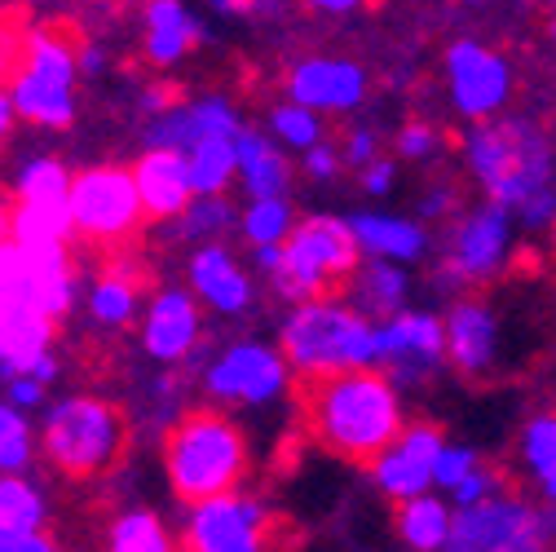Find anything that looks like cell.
<instances>
[{"label": "cell", "mask_w": 556, "mask_h": 552, "mask_svg": "<svg viewBox=\"0 0 556 552\" xmlns=\"http://www.w3.org/2000/svg\"><path fill=\"white\" fill-rule=\"evenodd\" d=\"M358 252L363 248H358L350 222H340V217L296 222L283 239V261H278V269H274V284L292 301L327 297L344 279H354Z\"/></svg>", "instance_id": "5"}, {"label": "cell", "mask_w": 556, "mask_h": 552, "mask_svg": "<svg viewBox=\"0 0 556 552\" xmlns=\"http://www.w3.org/2000/svg\"><path fill=\"white\" fill-rule=\"evenodd\" d=\"M288 93H292V102H301L309 111H354L367 93V76L358 62L309 58L292 72Z\"/></svg>", "instance_id": "15"}, {"label": "cell", "mask_w": 556, "mask_h": 552, "mask_svg": "<svg viewBox=\"0 0 556 552\" xmlns=\"http://www.w3.org/2000/svg\"><path fill=\"white\" fill-rule=\"evenodd\" d=\"M72 203L62 199H18V209L10 213V235L18 243H66L72 235Z\"/></svg>", "instance_id": "26"}, {"label": "cell", "mask_w": 556, "mask_h": 552, "mask_svg": "<svg viewBox=\"0 0 556 552\" xmlns=\"http://www.w3.org/2000/svg\"><path fill=\"white\" fill-rule=\"evenodd\" d=\"M235 173L243 177V190L252 199L261 195H288V160L269 137L239 128L235 133Z\"/></svg>", "instance_id": "24"}, {"label": "cell", "mask_w": 556, "mask_h": 552, "mask_svg": "<svg viewBox=\"0 0 556 552\" xmlns=\"http://www.w3.org/2000/svg\"><path fill=\"white\" fill-rule=\"evenodd\" d=\"M336 168H340V155H336L331 147H323V142L305 147V173H309V177H331Z\"/></svg>", "instance_id": "46"}, {"label": "cell", "mask_w": 556, "mask_h": 552, "mask_svg": "<svg viewBox=\"0 0 556 552\" xmlns=\"http://www.w3.org/2000/svg\"><path fill=\"white\" fill-rule=\"evenodd\" d=\"M128 173H132L137 199H142V213H151V217H177L186 203H190V195H194L190 168H186V155L181 151L151 147Z\"/></svg>", "instance_id": "19"}, {"label": "cell", "mask_w": 556, "mask_h": 552, "mask_svg": "<svg viewBox=\"0 0 556 552\" xmlns=\"http://www.w3.org/2000/svg\"><path fill=\"white\" fill-rule=\"evenodd\" d=\"M354 239L363 252L371 256H384V261H420L425 256V230L415 222H402V217H376V213H363L350 222Z\"/></svg>", "instance_id": "25"}, {"label": "cell", "mask_w": 556, "mask_h": 552, "mask_svg": "<svg viewBox=\"0 0 556 552\" xmlns=\"http://www.w3.org/2000/svg\"><path fill=\"white\" fill-rule=\"evenodd\" d=\"M363 168H367V177H363V181H367V190H371V195H389V190H393V177H397V173H393V164H389V160H371V164H363Z\"/></svg>", "instance_id": "50"}, {"label": "cell", "mask_w": 556, "mask_h": 552, "mask_svg": "<svg viewBox=\"0 0 556 552\" xmlns=\"http://www.w3.org/2000/svg\"><path fill=\"white\" fill-rule=\"evenodd\" d=\"M0 305H27L45 318L72 310V261L62 243L0 239Z\"/></svg>", "instance_id": "8"}, {"label": "cell", "mask_w": 556, "mask_h": 552, "mask_svg": "<svg viewBox=\"0 0 556 552\" xmlns=\"http://www.w3.org/2000/svg\"><path fill=\"white\" fill-rule=\"evenodd\" d=\"M132 310H137V279L132 274H106L89 297V314L102 327H124L132 318Z\"/></svg>", "instance_id": "36"}, {"label": "cell", "mask_w": 556, "mask_h": 552, "mask_svg": "<svg viewBox=\"0 0 556 552\" xmlns=\"http://www.w3.org/2000/svg\"><path fill=\"white\" fill-rule=\"evenodd\" d=\"M472 5H485V0H472Z\"/></svg>", "instance_id": "59"}, {"label": "cell", "mask_w": 556, "mask_h": 552, "mask_svg": "<svg viewBox=\"0 0 556 552\" xmlns=\"http://www.w3.org/2000/svg\"><path fill=\"white\" fill-rule=\"evenodd\" d=\"M45 530V495L18 473H0V535Z\"/></svg>", "instance_id": "29"}, {"label": "cell", "mask_w": 556, "mask_h": 552, "mask_svg": "<svg viewBox=\"0 0 556 552\" xmlns=\"http://www.w3.org/2000/svg\"><path fill=\"white\" fill-rule=\"evenodd\" d=\"M5 398H10L14 406L31 411V406H40V402H45V385H40V380H31L27 372H18V376H10V380H5Z\"/></svg>", "instance_id": "45"}, {"label": "cell", "mask_w": 556, "mask_h": 552, "mask_svg": "<svg viewBox=\"0 0 556 552\" xmlns=\"http://www.w3.org/2000/svg\"><path fill=\"white\" fill-rule=\"evenodd\" d=\"M521 460H526V473L534 477V487L543 491V500L556 504V416H534L526 425Z\"/></svg>", "instance_id": "30"}, {"label": "cell", "mask_w": 556, "mask_h": 552, "mask_svg": "<svg viewBox=\"0 0 556 552\" xmlns=\"http://www.w3.org/2000/svg\"><path fill=\"white\" fill-rule=\"evenodd\" d=\"M203 137V124L194 115V102H173L164 111H155L151 128H147V147H160V151H186Z\"/></svg>", "instance_id": "34"}, {"label": "cell", "mask_w": 556, "mask_h": 552, "mask_svg": "<svg viewBox=\"0 0 556 552\" xmlns=\"http://www.w3.org/2000/svg\"><path fill=\"white\" fill-rule=\"evenodd\" d=\"M508 239H513L508 209H500V203H485L481 213H472L459 226L455 248H451V269L464 274V279H485V274H495L500 261L508 256Z\"/></svg>", "instance_id": "17"}, {"label": "cell", "mask_w": 556, "mask_h": 552, "mask_svg": "<svg viewBox=\"0 0 556 552\" xmlns=\"http://www.w3.org/2000/svg\"><path fill=\"white\" fill-rule=\"evenodd\" d=\"M344 160H350L354 168H363V164H371V160H376V137H371L367 128H358V133L350 137V147H344Z\"/></svg>", "instance_id": "48"}, {"label": "cell", "mask_w": 556, "mask_h": 552, "mask_svg": "<svg viewBox=\"0 0 556 552\" xmlns=\"http://www.w3.org/2000/svg\"><path fill=\"white\" fill-rule=\"evenodd\" d=\"M543 539H547V522L530 504L504 495L459 504L446 530V548L455 552H521V548H539Z\"/></svg>", "instance_id": "9"}, {"label": "cell", "mask_w": 556, "mask_h": 552, "mask_svg": "<svg viewBox=\"0 0 556 552\" xmlns=\"http://www.w3.org/2000/svg\"><path fill=\"white\" fill-rule=\"evenodd\" d=\"M53 318L27 310V305H0V380L18 376L36 354L49 350Z\"/></svg>", "instance_id": "22"}, {"label": "cell", "mask_w": 556, "mask_h": 552, "mask_svg": "<svg viewBox=\"0 0 556 552\" xmlns=\"http://www.w3.org/2000/svg\"><path fill=\"white\" fill-rule=\"evenodd\" d=\"M269 128H274L278 142H288V147H296V151L314 147L318 137H323L318 115H314L309 106H301V102H292V106H278V111L269 115Z\"/></svg>", "instance_id": "38"}, {"label": "cell", "mask_w": 556, "mask_h": 552, "mask_svg": "<svg viewBox=\"0 0 556 552\" xmlns=\"http://www.w3.org/2000/svg\"><path fill=\"white\" fill-rule=\"evenodd\" d=\"M309 10H323V14H350V10H358L363 0H305Z\"/></svg>", "instance_id": "54"}, {"label": "cell", "mask_w": 556, "mask_h": 552, "mask_svg": "<svg viewBox=\"0 0 556 552\" xmlns=\"http://www.w3.org/2000/svg\"><path fill=\"white\" fill-rule=\"evenodd\" d=\"M199 36L203 27L181 0H151L147 5V58L155 66H177L199 45Z\"/></svg>", "instance_id": "23"}, {"label": "cell", "mask_w": 556, "mask_h": 552, "mask_svg": "<svg viewBox=\"0 0 556 552\" xmlns=\"http://www.w3.org/2000/svg\"><path fill=\"white\" fill-rule=\"evenodd\" d=\"M102 66H106V53H102V49H80V53H76V72H85V76H98Z\"/></svg>", "instance_id": "52"}, {"label": "cell", "mask_w": 556, "mask_h": 552, "mask_svg": "<svg viewBox=\"0 0 556 552\" xmlns=\"http://www.w3.org/2000/svg\"><path fill=\"white\" fill-rule=\"evenodd\" d=\"M283 359L301 376L376 363L371 359V323L354 305L309 297L283 323Z\"/></svg>", "instance_id": "4"}, {"label": "cell", "mask_w": 556, "mask_h": 552, "mask_svg": "<svg viewBox=\"0 0 556 552\" xmlns=\"http://www.w3.org/2000/svg\"><path fill=\"white\" fill-rule=\"evenodd\" d=\"M442 429L438 425H415V429H397V438L389 447H380L371 455V477L389 500H410L433 487V460L442 451Z\"/></svg>", "instance_id": "14"}, {"label": "cell", "mask_w": 556, "mask_h": 552, "mask_svg": "<svg viewBox=\"0 0 556 552\" xmlns=\"http://www.w3.org/2000/svg\"><path fill=\"white\" fill-rule=\"evenodd\" d=\"M66 203H72V226L89 239H124L137 226V217H142V199H137L132 173L115 164L72 177Z\"/></svg>", "instance_id": "10"}, {"label": "cell", "mask_w": 556, "mask_h": 552, "mask_svg": "<svg viewBox=\"0 0 556 552\" xmlns=\"http://www.w3.org/2000/svg\"><path fill=\"white\" fill-rule=\"evenodd\" d=\"M106 543H111L115 552H168V548H173L164 522H160L155 513H147V509H132V513L115 517Z\"/></svg>", "instance_id": "33"}, {"label": "cell", "mask_w": 556, "mask_h": 552, "mask_svg": "<svg viewBox=\"0 0 556 552\" xmlns=\"http://www.w3.org/2000/svg\"><path fill=\"white\" fill-rule=\"evenodd\" d=\"M5 230H10V213H5V199H0V239H5Z\"/></svg>", "instance_id": "58"}, {"label": "cell", "mask_w": 556, "mask_h": 552, "mask_svg": "<svg viewBox=\"0 0 556 552\" xmlns=\"http://www.w3.org/2000/svg\"><path fill=\"white\" fill-rule=\"evenodd\" d=\"M147 111H164V106H173V89H164V85H155V89H147Z\"/></svg>", "instance_id": "56"}, {"label": "cell", "mask_w": 556, "mask_h": 552, "mask_svg": "<svg viewBox=\"0 0 556 552\" xmlns=\"http://www.w3.org/2000/svg\"><path fill=\"white\" fill-rule=\"evenodd\" d=\"M14 434H31V425H27V416H23V406H14V402L5 398V402H0V442L14 438Z\"/></svg>", "instance_id": "49"}, {"label": "cell", "mask_w": 556, "mask_h": 552, "mask_svg": "<svg viewBox=\"0 0 556 552\" xmlns=\"http://www.w3.org/2000/svg\"><path fill=\"white\" fill-rule=\"evenodd\" d=\"M31 447H36L31 434H14L0 442V473H23L31 464Z\"/></svg>", "instance_id": "44"}, {"label": "cell", "mask_w": 556, "mask_h": 552, "mask_svg": "<svg viewBox=\"0 0 556 552\" xmlns=\"http://www.w3.org/2000/svg\"><path fill=\"white\" fill-rule=\"evenodd\" d=\"M248 468V442L239 425H230L217 411H194L177 421L164 442V473L177 500L194 504L207 495L235 491Z\"/></svg>", "instance_id": "2"}, {"label": "cell", "mask_w": 556, "mask_h": 552, "mask_svg": "<svg viewBox=\"0 0 556 552\" xmlns=\"http://www.w3.org/2000/svg\"><path fill=\"white\" fill-rule=\"evenodd\" d=\"M23 372H27V376H31V380H40V385H45V389H49V385H53V380H58V359H53V354H49V350H45V354H36V359H31V363H27V367H23Z\"/></svg>", "instance_id": "51"}, {"label": "cell", "mask_w": 556, "mask_h": 552, "mask_svg": "<svg viewBox=\"0 0 556 552\" xmlns=\"http://www.w3.org/2000/svg\"><path fill=\"white\" fill-rule=\"evenodd\" d=\"M517 213H521L526 226H547V222L556 217V190H552V181L539 186L530 199H521V209H517Z\"/></svg>", "instance_id": "42"}, {"label": "cell", "mask_w": 556, "mask_h": 552, "mask_svg": "<svg viewBox=\"0 0 556 552\" xmlns=\"http://www.w3.org/2000/svg\"><path fill=\"white\" fill-rule=\"evenodd\" d=\"M14 102H10V89H0V142H5L10 137V128H14Z\"/></svg>", "instance_id": "55"}, {"label": "cell", "mask_w": 556, "mask_h": 552, "mask_svg": "<svg viewBox=\"0 0 556 552\" xmlns=\"http://www.w3.org/2000/svg\"><path fill=\"white\" fill-rule=\"evenodd\" d=\"M446 203H451V195H446V190H438V195H429L425 213H429V217H442V213H446Z\"/></svg>", "instance_id": "57"}, {"label": "cell", "mask_w": 556, "mask_h": 552, "mask_svg": "<svg viewBox=\"0 0 556 552\" xmlns=\"http://www.w3.org/2000/svg\"><path fill=\"white\" fill-rule=\"evenodd\" d=\"M203 389L222 398V402H243V406H261L274 402L288 389V359L283 350H269V344L243 340L203 372Z\"/></svg>", "instance_id": "12"}, {"label": "cell", "mask_w": 556, "mask_h": 552, "mask_svg": "<svg viewBox=\"0 0 556 552\" xmlns=\"http://www.w3.org/2000/svg\"><path fill=\"white\" fill-rule=\"evenodd\" d=\"M76 49L53 32L27 36L23 62L10 76L14 115L40 128H66L76 120Z\"/></svg>", "instance_id": "7"}, {"label": "cell", "mask_w": 556, "mask_h": 552, "mask_svg": "<svg viewBox=\"0 0 556 552\" xmlns=\"http://www.w3.org/2000/svg\"><path fill=\"white\" fill-rule=\"evenodd\" d=\"M358 301H363L367 314H380V318H389V314L402 310V301H406V274L397 269V261L376 256V261L363 269V279H358Z\"/></svg>", "instance_id": "31"}, {"label": "cell", "mask_w": 556, "mask_h": 552, "mask_svg": "<svg viewBox=\"0 0 556 552\" xmlns=\"http://www.w3.org/2000/svg\"><path fill=\"white\" fill-rule=\"evenodd\" d=\"M433 147H438V133H433L429 124H406V128L397 133V151H402L406 160H425Z\"/></svg>", "instance_id": "43"}, {"label": "cell", "mask_w": 556, "mask_h": 552, "mask_svg": "<svg viewBox=\"0 0 556 552\" xmlns=\"http://www.w3.org/2000/svg\"><path fill=\"white\" fill-rule=\"evenodd\" d=\"M190 288H194V297H203L217 314H239L252 301V284H248L243 265L217 239L199 243V252L190 256Z\"/></svg>", "instance_id": "20"}, {"label": "cell", "mask_w": 556, "mask_h": 552, "mask_svg": "<svg viewBox=\"0 0 556 552\" xmlns=\"http://www.w3.org/2000/svg\"><path fill=\"white\" fill-rule=\"evenodd\" d=\"M468 168L485 186L491 203L500 209H521L539 186L552 177V155L543 133L526 120H504V124H481L468 137Z\"/></svg>", "instance_id": "3"}, {"label": "cell", "mask_w": 556, "mask_h": 552, "mask_svg": "<svg viewBox=\"0 0 556 552\" xmlns=\"http://www.w3.org/2000/svg\"><path fill=\"white\" fill-rule=\"evenodd\" d=\"M217 14H252V10H261L265 0H207Z\"/></svg>", "instance_id": "53"}, {"label": "cell", "mask_w": 556, "mask_h": 552, "mask_svg": "<svg viewBox=\"0 0 556 552\" xmlns=\"http://www.w3.org/2000/svg\"><path fill=\"white\" fill-rule=\"evenodd\" d=\"M14 190H18V199H62L72 190V173H66L58 160H27L18 168Z\"/></svg>", "instance_id": "37"}, {"label": "cell", "mask_w": 556, "mask_h": 552, "mask_svg": "<svg viewBox=\"0 0 556 552\" xmlns=\"http://www.w3.org/2000/svg\"><path fill=\"white\" fill-rule=\"evenodd\" d=\"M269 543V513L252 495H207L190 504L186 548L194 552H256Z\"/></svg>", "instance_id": "11"}, {"label": "cell", "mask_w": 556, "mask_h": 552, "mask_svg": "<svg viewBox=\"0 0 556 552\" xmlns=\"http://www.w3.org/2000/svg\"><path fill=\"white\" fill-rule=\"evenodd\" d=\"M446 530H451V509L438 495L420 491L410 500H397V535L410 548H420V552L446 548Z\"/></svg>", "instance_id": "27"}, {"label": "cell", "mask_w": 556, "mask_h": 552, "mask_svg": "<svg viewBox=\"0 0 556 552\" xmlns=\"http://www.w3.org/2000/svg\"><path fill=\"white\" fill-rule=\"evenodd\" d=\"M472 464H477V455H472L468 447H446V442H442V451H438V460H433V487L451 491Z\"/></svg>", "instance_id": "39"}, {"label": "cell", "mask_w": 556, "mask_h": 552, "mask_svg": "<svg viewBox=\"0 0 556 552\" xmlns=\"http://www.w3.org/2000/svg\"><path fill=\"white\" fill-rule=\"evenodd\" d=\"M194 195H222L235 181V137H199L181 151Z\"/></svg>", "instance_id": "28"}, {"label": "cell", "mask_w": 556, "mask_h": 552, "mask_svg": "<svg viewBox=\"0 0 556 552\" xmlns=\"http://www.w3.org/2000/svg\"><path fill=\"white\" fill-rule=\"evenodd\" d=\"M142 344L147 354L160 359V363H181L194 354L199 344V310H194V297L181 292V288H168L151 301L147 310V323H142Z\"/></svg>", "instance_id": "16"}, {"label": "cell", "mask_w": 556, "mask_h": 552, "mask_svg": "<svg viewBox=\"0 0 556 552\" xmlns=\"http://www.w3.org/2000/svg\"><path fill=\"white\" fill-rule=\"evenodd\" d=\"M58 543L49 539V535H40V530H31V535H0V552H53Z\"/></svg>", "instance_id": "47"}, {"label": "cell", "mask_w": 556, "mask_h": 552, "mask_svg": "<svg viewBox=\"0 0 556 552\" xmlns=\"http://www.w3.org/2000/svg\"><path fill=\"white\" fill-rule=\"evenodd\" d=\"M23 49H27V36H23L14 23H0V85H5V80L18 72Z\"/></svg>", "instance_id": "41"}, {"label": "cell", "mask_w": 556, "mask_h": 552, "mask_svg": "<svg viewBox=\"0 0 556 552\" xmlns=\"http://www.w3.org/2000/svg\"><path fill=\"white\" fill-rule=\"evenodd\" d=\"M305 425L327 451L344 460H371L397 438L402 402L397 389L371 372V363L318 372L305 385Z\"/></svg>", "instance_id": "1"}, {"label": "cell", "mask_w": 556, "mask_h": 552, "mask_svg": "<svg viewBox=\"0 0 556 552\" xmlns=\"http://www.w3.org/2000/svg\"><path fill=\"white\" fill-rule=\"evenodd\" d=\"M173 222H177V235L181 239L207 243V239H217L230 226V203L222 195H190V203H186V209Z\"/></svg>", "instance_id": "35"}, {"label": "cell", "mask_w": 556, "mask_h": 552, "mask_svg": "<svg viewBox=\"0 0 556 552\" xmlns=\"http://www.w3.org/2000/svg\"><path fill=\"white\" fill-rule=\"evenodd\" d=\"M446 354V331L433 314H389L384 327H371V359L425 367Z\"/></svg>", "instance_id": "18"}, {"label": "cell", "mask_w": 556, "mask_h": 552, "mask_svg": "<svg viewBox=\"0 0 556 552\" xmlns=\"http://www.w3.org/2000/svg\"><path fill=\"white\" fill-rule=\"evenodd\" d=\"M446 76H451V98L468 120L495 115L513 89L508 62L477 40H455L446 49Z\"/></svg>", "instance_id": "13"}, {"label": "cell", "mask_w": 556, "mask_h": 552, "mask_svg": "<svg viewBox=\"0 0 556 552\" xmlns=\"http://www.w3.org/2000/svg\"><path fill=\"white\" fill-rule=\"evenodd\" d=\"M292 226H296V217H292L288 195H261V199L248 203V213H243V239H248L252 248H261V243H283Z\"/></svg>", "instance_id": "32"}, {"label": "cell", "mask_w": 556, "mask_h": 552, "mask_svg": "<svg viewBox=\"0 0 556 552\" xmlns=\"http://www.w3.org/2000/svg\"><path fill=\"white\" fill-rule=\"evenodd\" d=\"M45 451L66 477H98L124 451V416L102 398H62L45 421Z\"/></svg>", "instance_id": "6"}, {"label": "cell", "mask_w": 556, "mask_h": 552, "mask_svg": "<svg viewBox=\"0 0 556 552\" xmlns=\"http://www.w3.org/2000/svg\"><path fill=\"white\" fill-rule=\"evenodd\" d=\"M495 487H500V477L491 473V468H481V464H472L455 487H451V500L455 504H477V500H485V495H495Z\"/></svg>", "instance_id": "40"}, {"label": "cell", "mask_w": 556, "mask_h": 552, "mask_svg": "<svg viewBox=\"0 0 556 552\" xmlns=\"http://www.w3.org/2000/svg\"><path fill=\"white\" fill-rule=\"evenodd\" d=\"M442 331H446L451 363L459 372L477 376V372L491 367V359H495V318H491V310H485V305L459 301L451 310V318L442 323Z\"/></svg>", "instance_id": "21"}]
</instances>
